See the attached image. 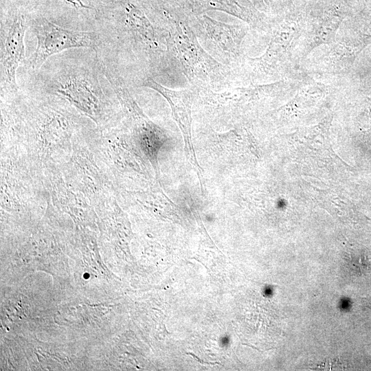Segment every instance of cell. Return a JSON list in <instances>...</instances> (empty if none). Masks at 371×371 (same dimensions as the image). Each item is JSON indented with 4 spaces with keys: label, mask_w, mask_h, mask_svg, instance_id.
Segmentation results:
<instances>
[{
    "label": "cell",
    "mask_w": 371,
    "mask_h": 371,
    "mask_svg": "<svg viewBox=\"0 0 371 371\" xmlns=\"http://www.w3.org/2000/svg\"><path fill=\"white\" fill-rule=\"evenodd\" d=\"M68 6L75 10H93V7L85 3L83 0H62Z\"/></svg>",
    "instance_id": "4"
},
{
    "label": "cell",
    "mask_w": 371,
    "mask_h": 371,
    "mask_svg": "<svg viewBox=\"0 0 371 371\" xmlns=\"http://www.w3.org/2000/svg\"><path fill=\"white\" fill-rule=\"evenodd\" d=\"M32 14L16 0H1L0 87L1 93H16V70L25 58L24 37Z\"/></svg>",
    "instance_id": "2"
},
{
    "label": "cell",
    "mask_w": 371,
    "mask_h": 371,
    "mask_svg": "<svg viewBox=\"0 0 371 371\" xmlns=\"http://www.w3.org/2000/svg\"><path fill=\"white\" fill-rule=\"evenodd\" d=\"M30 27L37 44L27 59L28 66L38 70L52 56L73 48H89L94 51L100 45L98 32L78 31L63 27L40 14H32Z\"/></svg>",
    "instance_id": "3"
},
{
    "label": "cell",
    "mask_w": 371,
    "mask_h": 371,
    "mask_svg": "<svg viewBox=\"0 0 371 371\" xmlns=\"http://www.w3.org/2000/svg\"><path fill=\"white\" fill-rule=\"evenodd\" d=\"M98 69L80 63H67L41 75L38 82L49 94L68 101L97 123L104 117L106 96Z\"/></svg>",
    "instance_id": "1"
}]
</instances>
